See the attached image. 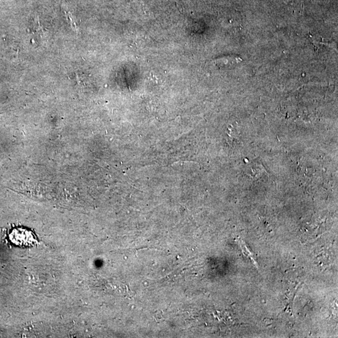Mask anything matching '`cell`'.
<instances>
[{
	"label": "cell",
	"mask_w": 338,
	"mask_h": 338,
	"mask_svg": "<svg viewBox=\"0 0 338 338\" xmlns=\"http://www.w3.org/2000/svg\"><path fill=\"white\" fill-rule=\"evenodd\" d=\"M9 240L20 247H30L36 245L37 238L33 231L24 228H13L9 234Z\"/></svg>",
	"instance_id": "obj_1"
}]
</instances>
